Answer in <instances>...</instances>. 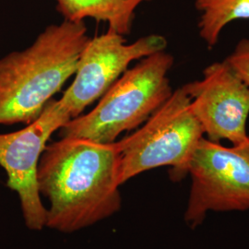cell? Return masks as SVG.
Segmentation results:
<instances>
[{"label": "cell", "mask_w": 249, "mask_h": 249, "mask_svg": "<svg viewBox=\"0 0 249 249\" xmlns=\"http://www.w3.org/2000/svg\"><path fill=\"white\" fill-rule=\"evenodd\" d=\"M225 62L249 88V39L240 40Z\"/></svg>", "instance_id": "8fae6325"}, {"label": "cell", "mask_w": 249, "mask_h": 249, "mask_svg": "<svg viewBox=\"0 0 249 249\" xmlns=\"http://www.w3.org/2000/svg\"><path fill=\"white\" fill-rule=\"evenodd\" d=\"M167 40L159 35L144 36L126 44L124 36L107 31L90 38L80 54L71 85L59 99L72 118L101 98L127 71L129 64L152 53L165 51Z\"/></svg>", "instance_id": "52a82bcc"}, {"label": "cell", "mask_w": 249, "mask_h": 249, "mask_svg": "<svg viewBox=\"0 0 249 249\" xmlns=\"http://www.w3.org/2000/svg\"><path fill=\"white\" fill-rule=\"evenodd\" d=\"M71 117L60 102L50 100L39 117L20 130L0 134V166L6 171L7 187L18 194L27 227H45L46 209L38 188V164L53 132Z\"/></svg>", "instance_id": "8992f818"}, {"label": "cell", "mask_w": 249, "mask_h": 249, "mask_svg": "<svg viewBox=\"0 0 249 249\" xmlns=\"http://www.w3.org/2000/svg\"><path fill=\"white\" fill-rule=\"evenodd\" d=\"M203 137L185 89L181 87L173 91L140 128L117 142L120 186L144 172L162 166H169L173 182L185 179L192 154Z\"/></svg>", "instance_id": "277c9868"}, {"label": "cell", "mask_w": 249, "mask_h": 249, "mask_svg": "<svg viewBox=\"0 0 249 249\" xmlns=\"http://www.w3.org/2000/svg\"><path fill=\"white\" fill-rule=\"evenodd\" d=\"M119 172L117 142L61 138L47 145L37 173L40 195L50 202L45 227L70 233L117 213Z\"/></svg>", "instance_id": "6da1fadb"}, {"label": "cell", "mask_w": 249, "mask_h": 249, "mask_svg": "<svg viewBox=\"0 0 249 249\" xmlns=\"http://www.w3.org/2000/svg\"><path fill=\"white\" fill-rule=\"evenodd\" d=\"M191 187L184 220L195 229L207 214L249 210V135L225 147L203 137L188 166Z\"/></svg>", "instance_id": "5b68a950"}, {"label": "cell", "mask_w": 249, "mask_h": 249, "mask_svg": "<svg viewBox=\"0 0 249 249\" xmlns=\"http://www.w3.org/2000/svg\"><path fill=\"white\" fill-rule=\"evenodd\" d=\"M82 21L53 24L25 50L0 59V124H30L73 76L89 41Z\"/></svg>", "instance_id": "7a4b0ae2"}, {"label": "cell", "mask_w": 249, "mask_h": 249, "mask_svg": "<svg viewBox=\"0 0 249 249\" xmlns=\"http://www.w3.org/2000/svg\"><path fill=\"white\" fill-rule=\"evenodd\" d=\"M195 7L199 14V36L210 48L218 43L228 24L249 19V0H195Z\"/></svg>", "instance_id": "30bf717a"}, {"label": "cell", "mask_w": 249, "mask_h": 249, "mask_svg": "<svg viewBox=\"0 0 249 249\" xmlns=\"http://www.w3.org/2000/svg\"><path fill=\"white\" fill-rule=\"evenodd\" d=\"M205 138L237 145L248 140L249 88L225 62L208 66L200 80L182 86Z\"/></svg>", "instance_id": "ba28073f"}, {"label": "cell", "mask_w": 249, "mask_h": 249, "mask_svg": "<svg viewBox=\"0 0 249 249\" xmlns=\"http://www.w3.org/2000/svg\"><path fill=\"white\" fill-rule=\"evenodd\" d=\"M173 65L174 56L165 51L144 57L107 89L89 113L63 125L59 136L116 142L120 134L140 127L170 98Z\"/></svg>", "instance_id": "3957f363"}, {"label": "cell", "mask_w": 249, "mask_h": 249, "mask_svg": "<svg viewBox=\"0 0 249 249\" xmlns=\"http://www.w3.org/2000/svg\"><path fill=\"white\" fill-rule=\"evenodd\" d=\"M65 20L82 21L90 18L108 24V31L120 36L130 34L135 11L151 0H55Z\"/></svg>", "instance_id": "9c48e42d"}]
</instances>
